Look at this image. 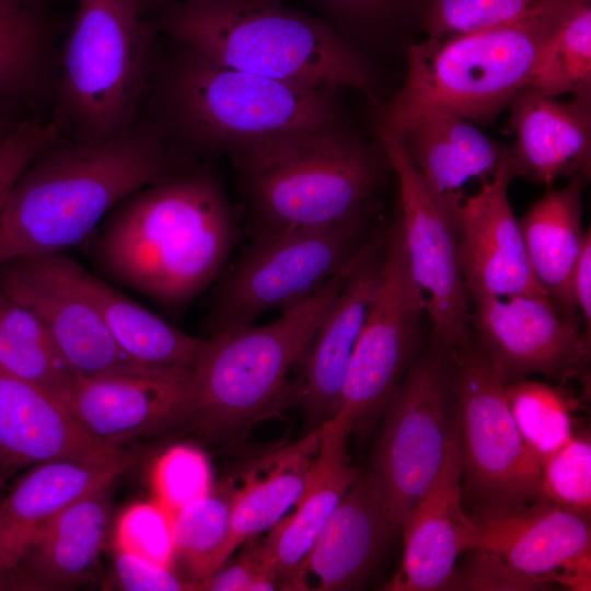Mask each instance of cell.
Instances as JSON below:
<instances>
[{
  "label": "cell",
  "mask_w": 591,
  "mask_h": 591,
  "mask_svg": "<svg viewBox=\"0 0 591 591\" xmlns=\"http://www.w3.org/2000/svg\"><path fill=\"white\" fill-rule=\"evenodd\" d=\"M573 0H420L427 37H445L554 15Z\"/></svg>",
  "instance_id": "obj_34"
},
{
  "label": "cell",
  "mask_w": 591,
  "mask_h": 591,
  "mask_svg": "<svg viewBox=\"0 0 591 591\" xmlns=\"http://www.w3.org/2000/svg\"><path fill=\"white\" fill-rule=\"evenodd\" d=\"M300 1L312 10V14L363 53V47L391 40L412 21H417L420 0Z\"/></svg>",
  "instance_id": "obj_36"
},
{
  "label": "cell",
  "mask_w": 591,
  "mask_h": 591,
  "mask_svg": "<svg viewBox=\"0 0 591 591\" xmlns=\"http://www.w3.org/2000/svg\"><path fill=\"white\" fill-rule=\"evenodd\" d=\"M57 121L26 120L0 130V215L20 177L46 149L60 140Z\"/></svg>",
  "instance_id": "obj_41"
},
{
  "label": "cell",
  "mask_w": 591,
  "mask_h": 591,
  "mask_svg": "<svg viewBox=\"0 0 591 591\" xmlns=\"http://www.w3.org/2000/svg\"><path fill=\"white\" fill-rule=\"evenodd\" d=\"M387 232L367 239L333 306L317 327L298 366L296 396L305 414L306 433L333 417L348 366L381 285Z\"/></svg>",
  "instance_id": "obj_17"
},
{
  "label": "cell",
  "mask_w": 591,
  "mask_h": 591,
  "mask_svg": "<svg viewBox=\"0 0 591 591\" xmlns=\"http://www.w3.org/2000/svg\"><path fill=\"white\" fill-rule=\"evenodd\" d=\"M514 177L513 169L502 170L455 213L457 264L471 303L512 296L551 300L533 275L508 198Z\"/></svg>",
  "instance_id": "obj_16"
},
{
  "label": "cell",
  "mask_w": 591,
  "mask_h": 591,
  "mask_svg": "<svg viewBox=\"0 0 591 591\" xmlns=\"http://www.w3.org/2000/svg\"><path fill=\"white\" fill-rule=\"evenodd\" d=\"M177 165L158 127L143 123L104 141L51 146L25 170L0 215V266L78 245L120 200Z\"/></svg>",
  "instance_id": "obj_2"
},
{
  "label": "cell",
  "mask_w": 591,
  "mask_h": 591,
  "mask_svg": "<svg viewBox=\"0 0 591 591\" xmlns=\"http://www.w3.org/2000/svg\"><path fill=\"white\" fill-rule=\"evenodd\" d=\"M0 367L59 401L77 379L38 316L1 287Z\"/></svg>",
  "instance_id": "obj_31"
},
{
  "label": "cell",
  "mask_w": 591,
  "mask_h": 591,
  "mask_svg": "<svg viewBox=\"0 0 591 591\" xmlns=\"http://www.w3.org/2000/svg\"><path fill=\"white\" fill-rule=\"evenodd\" d=\"M568 5L549 16L410 44L404 84L385 107L381 125L401 134L429 112L489 123L528 84L541 48Z\"/></svg>",
  "instance_id": "obj_7"
},
{
  "label": "cell",
  "mask_w": 591,
  "mask_h": 591,
  "mask_svg": "<svg viewBox=\"0 0 591 591\" xmlns=\"http://www.w3.org/2000/svg\"><path fill=\"white\" fill-rule=\"evenodd\" d=\"M237 485L228 478L173 515L175 558L186 566L199 590L228 560L232 505Z\"/></svg>",
  "instance_id": "obj_32"
},
{
  "label": "cell",
  "mask_w": 591,
  "mask_h": 591,
  "mask_svg": "<svg viewBox=\"0 0 591 591\" xmlns=\"http://www.w3.org/2000/svg\"><path fill=\"white\" fill-rule=\"evenodd\" d=\"M130 453L96 439L61 401L0 367V468L59 460L109 462Z\"/></svg>",
  "instance_id": "obj_20"
},
{
  "label": "cell",
  "mask_w": 591,
  "mask_h": 591,
  "mask_svg": "<svg viewBox=\"0 0 591 591\" xmlns=\"http://www.w3.org/2000/svg\"><path fill=\"white\" fill-rule=\"evenodd\" d=\"M577 177L560 189L548 190L519 220L533 275L566 318L576 321L573 271L584 240L581 193Z\"/></svg>",
  "instance_id": "obj_29"
},
{
  "label": "cell",
  "mask_w": 591,
  "mask_h": 591,
  "mask_svg": "<svg viewBox=\"0 0 591 591\" xmlns=\"http://www.w3.org/2000/svg\"><path fill=\"white\" fill-rule=\"evenodd\" d=\"M354 430L352 417L343 409L321 426L318 449L293 506L296 511L276 523L263 542L278 573V589H308L303 561L360 474L348 456V441Z\"/></svg>",
  "instance_id": "obj_21"
},
{
  "label": "cell",
  "mask_w": 591,
  "mask_h": 591,
  "mask_svg": "<svg viewBox=\"0 0 591 591\" xmlns=\"http://www.w3.org/2000/svg\"><path fill=\"white\" fill-rule=\"evenodd\" d=\"M506 399L523 442L541 465L573 434L572 401L559 387L522 379L506 384Z\"/></svg>",
  "instance_id": "obj_35"
},
{
  "label": "cell",
  "mask_w": 591,
  "mask_h": 591,
  "mask_svg": "<svg viewBox=\"0 0 591 591\" xmlns=\"http://www.w3.org/2000/svg\"><path fill=\"white\" fill-rule=\"evenodd\" d=\"M252 237L369 220L384 149L341 120L231 154Z\"/></svg>",
  "instance_id": "obj_3"
},
{
  "label": "cell",
  "mask_w": 591,
  "mask_h": 591,
  "mask_svg": "<svg viewBox=\"0 0 591 591\" xmlns=\"http://www.w3.org/2000/svg\"><path fill=\"white\" fill-rule=\"evenodd\" d=\"M155 26L223 66L311 89L375 94L367 56L325 21L283 0H163Z\"/></svg>",
  "instance_id": "obj_4"
},
{
  "label": "cell",
  "mask_w": 591,
  "mask_h": 591,
  "mask_svg": "<svg viewBox=\"0 0 591 591\" xmlns=\"http://www.w3.org/2000/svg\"><path fill=\"white\" fill-rule=\"evenodd\" d=\"M337 92L244 72L177 46L157 81L158 129L192 151L233 154L339 121Z\"/></svg>",
  "instance_id": "obj_5"
},
{
  "label": "cell",
  "mask_w": 591,
  "mask_h": 591,
  "mask_svg": "<svg viewBox=\"0 0 591 591\" xmlns=\"http://www.w3.org/2000/svg\"><path fill=\"white\" fill-rule=\"evenodd\" d=\"M508 127L517 176L552 185L559 177L591 176V91L559 102L530 85L511 100Z\"/></svg>",
  "instance_id": "obj_23"
},
{
  "label": "cell",
  "mask_w": 591,
  "mask_h": 591,
  "mask_svg": "<svg viewBox=\"0 0 591 591\" xmlns=\"http://www.w3.org/2000/svg\"><path fill=\"white\" fill-rule=\"evenodd\" d=\"M111 485L63 508L35 536L2 587L68 590L94 578L111 514Z\"/></svg>",
  "instance_id": "obj_26"
},
{
  "label": "cell",
  "mask_w": 591,
  "mask_h": 591,
  "mask_svg": "<svg viewBox=\"0 0 591 591\" xmlns=\"http://www.w3.org/2000/svg\"><path fill=\"white\" fill-rule=\"evenodd\" d=\"M399 186L396 224L407 270L438 339L450 351L470 341L471 302L460 273L453 216L431 194L398 134L378 128Z\"/></svg>",
  "instance_id": "obj_12"
},
{
  "label": "cell",
  "mask_w": 591,
  "mask_h": 591,
  "mask_svg": "<svg viewBox=\"0 0 591 591\" xmlns=\"http://www.w3.org/2000/svg\"><path fill=\"white\" fill-rule=\"evenodd\" d=\"M572 292L576 309L582 314L586 332L591 333V234L584 233L581 252L573 271Z\"/></svg>",
  "instance_id": "obj_45"
},
{
  "label": "cell",
  "mask_w": 591,
  "mask_h": 591,
  "mask_svg": "<svg viewBox=\"0 0 591 591\" xmlns=\"http://www.w3.org/2000/svg\"><path fill=\"white\" fill-rule=\"evenodd\" d=\"M3 486V480L0 478V488Z\"/></svg>",
  "instance_id": "obj_47"
},
{
  "label": "cell",
  "mask_w": 591,
  "mask_h": 591,
  "mask_svg": "<svg viewBox=\"0 0 591 591\" xmlns=\"http://www.w3.org/2000/svg\"><path fill=\"white\" fill-rule=\"evenodd\" d=\"M96 230L93 256L108 279L181 309L225 269L235 221L220 179L196 169L131 193Z\"/></svg>",
  "instance_id": "obj_1"
},
{
  "label": "cell",
  "mask_w": 591,
  "mask_h": 591,
  "mask_svg": "<svg viewBox=\"0 0 591 591\" xmlns=\"http://www.w3.org/2000/svg\"><path fill=\"white\" fill-rule=\"evenodd\" d=\"M115 544L116 551L172 568L175 560L173 514L154 500L131 505L117 521Z\"/></svg>",
  "instance_id": "obj_40"
},
{
  "label": "cell",
  "mask_w": 591,
  "mask_h": 591,
  "mask_svg": "<svg viewBox=\"0 0 591 591\" xmlns=\"http://www.w3.org/2000/svg\"><path fill=\"white\" fill-rule=\"evenodd\" d=\"M393 531L378 475L360 472L306 555L303 576L318 578L316 590L356 589L375 567Z\"/></svg>",
  "instance_id": "obj_27"
},
{
  "label": "cell",
  "mask_w": 591,
  "mask_h": 591,
  "mask_svg": "<svg viewBox=\"0 0 591 591\" xmlns=\"http://www.w3.org/2000/svg\"><path fill=\"white\" fill-rule=\"evenodd\" d=\"M422 313L394 222L386 236L383 278L340 393L338 409L352 417L355 429L384 410L414 361Z\"/></svg>",
  "instance_id": "obj_13"
},
{
  "label": "cell",
  "mask_w": 591,
  "mask_h": 591,
  "mask_svg": "<svg viewBox=\"0 0 591 591\" xmlns=\"http://www.w3.org/2000/svg\"><path fill=\"white\" fill-rule=\"evenodd\" d=\"M369 220L252 237L209 298L208 334L254 324L303 300L339 273L367 240Z\"/></svg>",
  "instance_id": "obj_9"
},
{
  "label": "cell",
  "mask_w": 591,
  "mask_h": 591,
  "mask_svg": "<svg viewBox=\"0 0 591 591\" xmlns=\"http://www.w3.org/2000/svg\"><path fill=\"white\" fill-rule=\"evenodd\" d=\"M138 1L146 9L148 5L160 3L163 0H138Z\"/></svg>",
  "instance_id": "obj_46"
},
{
  "label": "cell",
  "mask_w": 591,
  "mask_h": 591,
  "mask_svg": "<svg viewBox=\"0 0 591 591\" xmlns=\"http://www.w3.org/2000/svg\"><path fill=\"white\" fill-rule=\"evenodd\" d=\"M468 551H483L546 584L568 565L589 555V519L545 498L514 509L474 517Z\"/></svg>",
  "instance_id": "obj_22"
},
{
  "label": "cell",
  "mask_w": 591,
  "mask_h": 591,
  "mask_svg": "<svg viewBox=\"0 0 591 591\" xmlns=\"http://www.w3.org/2000/svg\"><path fill=\"white\" fill-rule=\"evenodd\" d=\"M526 85L554 97L591 91V0H575L564 11Z\"/></svg>",
  "instance_id": "obj_33"
},
{
  "label": "cell",
  "mask_w": 591,
  "mask_h": 591,
  "mask_svg": "<svg viewBox=\"0 0 591 591\" xmlns=\"http://www.w3.org/2000/svg\"><path fill=\"white\" fill-rule=\"evenodd\" d=\"M4 128H5V127H2V126H1V123H0V130H2V129H4Z\"/></svg>",
  "instance_id": "obj_48"
},
{
  "label": "cell",
  "mask_w": 591,
  "mask_h": 591,
  "mask_svg": "<svg viewBox=\"0 0 591 591\" xmlns=\"http://www.w3.org/2000/svg\"><path fill=\"white\" fill-rule=\"evenodd\" d=\"M384 412L373 472L395 531L438 477L459 432L452 357L433 352L413 361Z\"/></svg>",
  "instance_id": "obj_10"
},
{
  "label": "cell",
  "mask_w": 591,
  "mask_h": 591,
  "mask_svg": "<svg viewBox=\"0 0 591 591\" xmlns=\"http://www.w3.org/2000/svg\"><path fill=\"white\" fill-rule=\"evenodd\" d=\"M139 457L131 452L109 462L49 461L23 475L0 503V587L56 514L82 496L113 484Z\"/></svg>",
  "instance_id": "obj_24"
},
{
  "label": "cell",
  "mask_w": 591,
  "mask_h": 591,
  "mask_svg": "<svg viewBox=\"0 0 591 591\" xmlns=\"http://www.w3.org/2000/svg\"><path fill=\"white\" fill-rule=\"evenodd\" d=\"M138 0H80L61 58L60 103L76 142L132 126L152 74L157 26Z\"/></svg>",
  "instance_id": "obj_8"
},
{
  "label": "cell",
  "mask_w": 591,
  "mask_h": 591,
  "mask_svg": "<svg viewBox=\"0 0 591 591\" xmlns=\"http://www.w3.org/2000/svg\"><path fill=\"white\" fill-rule=\"evenodd\" d=\"M115 576L119 587L127 591L199 590L195 582L179 578L171 567L123 551H116Z\"/></svg>",
  "instance_id": "obj_44"
},
{
  "label": "cell",
  "mask_w": 591,
  "mask_h": 591,
  "mask_svg": "<svg viewBox=\"0 0 591 591\" xmlns=\"http://www.w3.org/2000/svg\"><path fill=\"white\" fill-rule=\"evenodd\" d=\"M544 498L590 519L591 443L587 433L572 434L541 465Z\"/></svg>",
  "instance_id": "obj_39"
},
{
  "label": "cell",
  "mask_w": 591,
  "mask_h": 591,
  "mask_svg": "<svg viewBox=\"0 0 591 591\" xmlns=\"http://www.w3.org/2000/svg\"><path fill=\"white\" fill-rule=\"evenodd\" d=\"M462 474L459 430L438 477L401 524L404 555L387 590H449L475 524L463 509Z\"/></svg>",
  "instance_id": "obj_19"
},
{
  "label": "cell",
  "mask_w": 591,
  "mask_h": 591,
  "mask_svg": "<svg viewBox=\"0 0 591 591\" xmlns=\"http://www.w3.org/2000/svg\"><path fill=\"white\" fill-rule=\"evenodd\" d=\"M278 589V573L264 544L242 553L233 561L223 564L204 583L200 590L264 591Z\"/></svg>",
  "instance_id": "obj_42"
},
{
  "label": "cell",
  "mask_w": 591,
  "mask_h": 591,
  "mask_svg": "<svg viewBox=\"0 0 591 591\" xmlns=\"http://www.w3.org/2000/svg\"><path fill=\"white\" fill-rule=\"evenodd\" d=\"M398 135L422 181L453 218L470 181L484 183L502 170L514 171L510 148L451 114L426 113Z\"/></svg>",
  "instance_id": "obj_25"
},
{
  "label": "cell",
  "mask_w": 591,
  "mask_h": 591,
  "mask_svg": "<svg viewBox=\"0 0 591 591\" xmlns=\"http://www.w3.org/2000/svg\"><path fill=\"white\" fill-rule=\"evenodd\" d=\"M321 427L260 459L242 474L231 515L228 556L248 538L270 530L298 500L320 443Z\"/></svg>",
  "instance_id": "obj_30"
},
{
  "label": "cell",
  "mask_w": 591,
  "mask_h": 591,
  "mask_svg": "<svg viewBox=\"0 0 591 591\" xmlns=\"http://www.w3.org/2000/svg\"><path fill=\"white\" fill-rule=\"evenodd\" d=\"M472 324L479 350L508 384L541 373L560 383L586 373L590 335L566 318L551 300L512 296L474 302Z\"/></svg>",
  "instance_id": "obj_14"
},
{
  "label": "cell",
  "mask_w": 591,
  "mask_h": 591,
  "mask_svg": "<svg viewBox=\"0 0 591 591\" xmlns=\"http://www.w3.org/2000/svg\"><path fill=\"white\" fill-rule=\"evenodd\" d=\"M46 255L56 273L96 310L116 344L129 358L147 366L194 371L205 338L171 325L63 252Z\"/></svg>",
  "instance_id": "obj_28"
},
{
  "label": "cell",
  "mask_w": 591,
  "mask_h": 591,
  "mask_svg": "<svg viewBox=\"0 0 591 591\" xmlns=\"http://www.w3.org/2000/svg\"><path fill=\"white\" fill-rule=\"evenodd\" d=\"M356 256L312 294L281 310L274 322L205 338L194 368L195 408L189 421L201 434L233 438L283 399L290 370L333 306Z\"/></svg>",
  "instance_id": "obj_6"
},
{
  "label": "cell",
  "mask_w": 591,
  "mask_h": 591,
  "mask_svg": "<svg viewBox=\"0 0 591 591\" xmlns=\"http://www.w3.org/2000/svg\"><path fill=\"white\" fill-rule=\"evenodd\" d=\"M151 486L153 500L174 515L212 487L208 457L194 445H173L155 460Z\"/></svg>",
  "instance_id": "obj_38"
},
{
  "label": "cell",
  "mask_w": 591,
  "mask_h": 591,
  "mask_svg": "<svg viewBox=\"0 0 591 591\" xmlns=\"http://www.w3.org/2000/svg\"><path fill=\"white\" fill-rule=\"evenodd\" d=\"M462 451V494L480 511L514 509L544 498L541 464L523 442L506 383L471 341L451 351Z\"/></svg>",
  "instance_id": "obj_11"
},
{
  "label": "cell",
  "mask_w": 591,
  "mask_h": 591,
  "mask_svg": "<svg viewBox=\"0 0 591 591\" xmlns=\"http://www.w3.org/2000/svg\"><path fill=\"white\" fill-rule=\"evenodd\" d=\"M45 31L38 16L20 0H0V92L32 83L45 54Z\"/></svg>",
  "instance_id": "obj_37"
},
{
  "label": "cell",
  "mask_w": 591,
  "mask_h": 591,
  "mask_svg": "<svg viewBox=\"0 0 591 591\" xmlns=\"http://www.w3.org/2000/svg\"><path fill=\"white\" fill-rule=\"evenodd\" d=\"M4 265L9 268L1 288L38 316L77 378L142 366L119 348L96 310L56 273L47 255L21 257Z\"/></svg>",
  "instance_id": "obj_18"
},
{
  "label": "cell",
  "mask_w": 591,
  "mask_h": 591,
  "mask_svg": "<svg viewBox=\"0 0 591 591\" xmlns=\"http://www.w3.org/2000/svg\"><path fill=\"white\" fill-rule=\"evenodd\" d=\"M474 556L465 571H455L450 589L473 590H533L546 583L521 573L505 564L497 556L472 551Z\"/></svg>",
  "instance_id": "obj_43"
},
{
  "label": "cell",
  "mask_w": 591,
  "mask_h": 591,
  "mask_svg": "<svg viewBox=\"0 0 591 591\" xmlns=\"http://www.w3.org/2000/svg\"><path fill=\"white\" fill-rule=\"evenodd\" d=\"M61 402L93 437L119 445L190 421L194 371L139 366L97 378H77Z\"/></svg>",
  "instance_id": "obj_15"
},
{
  "label": "cell",
  "mask_w": 591,
  "mask_h": 591,
  "mask_svg": "<svg viewBox=\"0 0 591 591\" xmlns=\"http://www.w3.org/2000/svg\"><path fill=\"white\" fill-rule=\"evenodd\" d=\"M20 1L27 3L28 0H20Z\"/></svg>",
  "instance_id": "obj_49"
}]
</instances>
